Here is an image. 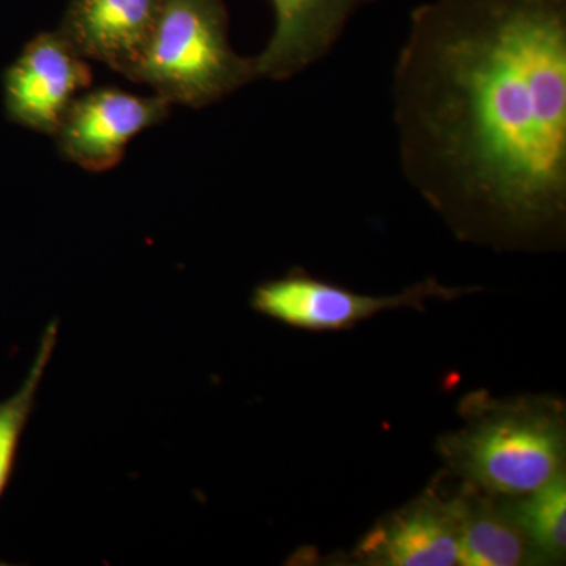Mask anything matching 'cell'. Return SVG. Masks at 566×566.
Masks as SVG:
<instances>
[{
    "instance_id": "obj_10",
    "label": "cell",
    "mask_w": 566,
    "mask_h": 566,
    "mask_svg": "<svg viewBox=\"0 0 566 566\" xmlns=\"http://www.w3.org/2000/svg\"><path fill=\"white\" fill-rule=\"evenodd\" d=\"M460 536V565L516 566L527 564L531 542L509 505L499 506L493 495L474 486L453 499Z\"/></svg>"
},
{
    "instance_id": "obj_1",
    "label": "cell",
    "mask_w": 566,
    "mask_h": 566,
    "mask_svg": "<svg viewBox=\"0 0 566 566\" xmlns=\"http://www.w3.org/2000/svg\"><path fill=\"white\" fill-rule=\"evenodd\" d=\"M406 181L474 240L557 241L566 219V0H430L392 76Z\"/></svg>"
},
{
    "instance_id": "obj_12",
    "label": "cell",
    "mask_w": 566,
    "mask_h": 566,
    "mask_svg": "<svg viewBox=\"0 0 566 566\" xmlns=\"http://www.w3.org/2000/svg\"><path fill=\"white\" fill-rule=\"evenodd\" d=\"M521 497L509 506L532 547L542 558L560 560L566 547L565 474Z\"/></svg>"
},
{
    "instance_id": "obj_2",
    "label": "cell",
    "mask_w": 566,
    "mask_h": 566,
    "mask_svg": "<svg viewBox=\"0 0 566 566\" xmlns=\"http://www.w3.org/2000/svg\"><path fill=\"white\" fill-rule=\"evenodd\" d=\"M259 80L255 57L230 46L223 0H167L133 82L167 103L202 109Z\"/></svg>"
},
{
    "instance_id": "obj_11",
    "label": "cell",
    "mask_w": 566,
    "mask_h": 566,
    "mask_svg": "<svg viewBox=\"0 0 566 566\" xmlns=\"http://www.w3.org/2000/svg\"><path fill=\"white\" fill-rule=\"evenodd\" d=\"M57 335L59 323L48 324L41 337L39 353L20 390L0 403V501L13 475L21 438L31 419L36 394L57 344Z\"/></svg>"
},
{
    "instance_id": "obj_6",
    "label": "cell",
    "mask_w": 566,
    "mask_h": 566,
    "mask_svg": "<svg viewBox=\"0 0 566 566\" xmlns=\"http://www.w3.org/2000/svg\"><path fill=\"white\" fill-rule=\"evenodd\" d=\"M93 73L69 41L55 31L33 36L3 74V107L9 120L54 136L74 99L91 87Z\"/></svg>"
},
{
    "instance_id": "obj_3",
    "label": "cell",
    "mask_w": 566,
    "mask_h": 566,
    "mask_svg": "<svg viewBox=\"0 0 566 566\" xmlns=\"http://www.w3.org/2000/svg\"><path fill=\"white\" fill-rule=\"evenodd\" d=\"M442 450L465 485L521 497L564 474V419L547 403L497 405L446 438Z\"/></svg>"
},
{
    "instance_id": "obj_8",
    "label": "cell",
    "mask_w": 566,
    "mask_h": 566,
    "mask_svg": "<svg viewBox=\"0 0 566 566\" xmlns=\"http://www.w3.org/2000/svg\"><path fill=\"white\" fill-rule=\"evenodd\" d=\"M274 31L255 57L259 80L289 81L333 52L346 25L375 0H270Z\"/></svg>"
},
{
    "instance_id": "obj_4",
    "label": "cell",
    "mask_w": 566,
    "mask_h": 566,
    "mask_svg": "<svg viewBox=\"0 0 566 566\" xmlns=\"http://www.w3.org/2000/svg\"><path fill=\"white\" fill-rule=\"evenodd\" d=\"M474 292L475 289H450L436 279H427L398 294L371 296L293 270L283 277L256 285L251 303L253 311L274 322L322 333L348 329L387 311H423L430 300H457Z\"/></svg>"
},
{
    "instance_id": "obj_5",
    "label": "cell",
    "mask_w": 566,
    "mask_h": 566,
    "mask_svg": "<svg viewBox=\"0 0 566 566\" xmlns=\"http://www.w3.org/2000/svg\"><path fill=\"white\" fill-rule=\"evenodd\" d=\"M172 104L161 96H140L115 87L82 92L54 133L65 161L92 174L120 164L134 137L161 125Z\"/></svg>"
},
{
    "instance_id": "obj_13",
    "label": "cell",
    "mask_w": 566,
    "mask_h": 566,
    "mask_svg": "<svg viewBox=\"0 0 566 566\" xmlns=\"http://www.w3.org/2000/svg\"><path fill=\"white\" fill-rule=\"evenodd\" d=\"M0 565H2V562H0Z\"/></svg>"
},
{
    "instance_id": "obj_9",
    "label": "cell",
    "mask_w": 566,
    "mask_h": 566,
    "mask_svg": "<svg viewBox=\"0 0 566 566\" xmlns=\"http://www.w3.org/2000/svg\"><path fill=\"white\" fill-rule=\"evenodd\" d=\"M368 565L453 566L460 564V536L453 501L438 495L412 502L387 517L357 546Z\"/></svg>"
},
{
    "instance_id": "obj_7",
    "label": "cell",
    "mask_w": 566,
    "mask_h": 566,
    "mask_svg": "<svg viewBox=\"0 0 566 566\" xmlns=\"http://www.w3.org/2000/svg\"><path fill=\"white\" fill-rule=\"evenodd\" d=\"M167 0H70L57 28L85 61L132 80Z\"/></svg>"
}]
</instances>
